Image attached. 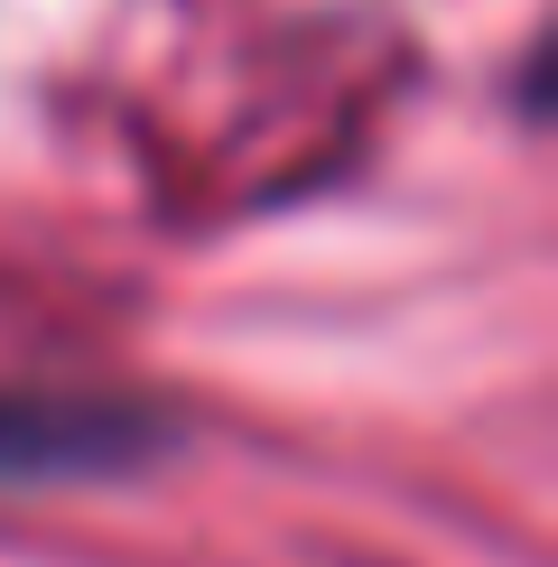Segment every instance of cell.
Wrapping results in <instances>:
<instances>
[{
  "mask_svg": "<svg viewBox=\"0 0 558 567\" xmlns=\"http://www.w3.org/2000/svg\"><path fill=\"white\" fill-rule=\"evenodd\" d=\"M149 446H168V419L140 400L93 391H0V484H75L122 475Z\"/></svg>",
  "mask_w": 558,
  "mask_h": 567,
  "instance_id": "6da1fadb",
  "label": "cell"
}]
</instances>
